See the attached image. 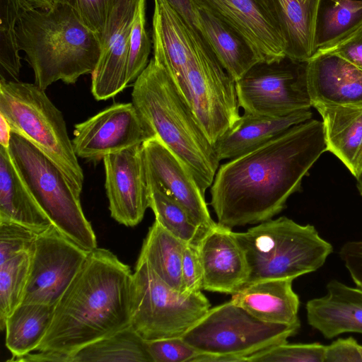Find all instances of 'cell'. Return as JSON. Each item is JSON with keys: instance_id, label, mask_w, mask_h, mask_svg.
Segmentation results:
<instances>
[{"instance_id": "obj_1", "label": "cell", "mask_w": 362, "mask_h": 362, "mask_svg": "<svg viewBox=\"0 0 362 362\" xmlns=\"http://www.w3.org/2000/svg\"><path fill=\"white\" fill-rule=\"evenodd\" d=\"M325 151L322 122L310 119L221 165L210 190L217 223L233 229L272 219Z\"/></svg>"}, {"instance_id": "obj_2", "label": "cell", "mask_w": 362, "mask_h": 362, "mask_svg": "<svg viewBox=\"0 0 362 362\" xmlns=\"http://www.w3.org/2000/svg\"><path fill=\"white\" fill-rule=\"evenodd\" d=\"M132 274L111 251H90L53 307L47 331L35 351L71 356L131 326Z\"/></svg>"}, {"instance_id": "obj_3", "label": "cell", "mask_w": 362, "mask_h": 362, "mask_svg": "<svg viewBox=\"0 0 362 362\" xmlns=\"http://www.w3.org/2000/svg\"><path fill=\"white\" fill-rule=\"evenodd\" d=\"M16 36L18 48L33 69L35 83L44 90L58 81L74 84L81 76L92 74L100 57L99 35L60 2L46 10H26L19 19Z\"/></svg>"}, {"instance_id": "obj_4", "label": "cell", "mask_w": 362, "mask_h": 362, "mask_svg": "<svg viewBox=\"0 0 362 362\" xmlns=\"http://www.w3.org/2000/svg\"><path fill=\"white\" fill-rule=\"evenodd\" d=\"M132 98L153 136L188 168L205 194L219 168L214 145L170 75L153 57L134 82Z\"/></svg>"}, {"instance_id": "obj_5", "label": "cell", "mask_w": 362, "mask_h": 362, "mask_svg": "<svg viewBox=\"0 0 362 362\" xmlns=\"http://www.w3.org/2000/svg\"><path fill=\"white\" fill-rule=\"evenodd\" d=\"M233 234L248 265L246 284L269 279L294 280L320 269L333 251L314 226L286 216Z\"/></svg>"}, {"instance_id": "obj_6", "label": "cell", "mask_w": 362, "mask_h": 362, "mask_svg": "<svg viewBox=\"0 0 362 362\" xmlns=\"http://www.w3.org/2000/svg\"><path fill=\"white\" fill-rule=\"evenodd\" d=\"M0 115L14 132L52 160L79 194L84 175L62 112L35 83L0 79Z\"/></svg>"}, {"instance_id": "obj_7", "label": "cell", "mask_w": 362, "mask_h": 362, "mask_svg": "<svg viewBox=\"0 0 362 362\" xmlns=\"http://www.w3.org/2000/svg\"><path fill=\"white\" fill-rule=\"evenodd\" d=\"M8 150L25 185L52 224L66 237L88 251L97 240L86 218L80 195L62 170L20 134L12 132Z\"/></svg>"}, {"instance_id": "obj_8", "label": "cell", "mask_w": 362, "mask_h": 362, "mask_svg": "<svg viewBox=\"0 0 362 362\" xmlns=\"http://www.w3.org/2000/svg\"><path fill=\"white\" fill-rule=\"evenodd\" d=\"M131 326L146 341L182 337L211 308L202 292L185 296L170 287L146 262L132 274Z\"/></svg>"}, {"instance_id": "obj_9", "label": "cell", "mask_w": 362, "mask_h": 362, "mask_svg": "<svg viewBox=\"0 0 362 362\" xmlns=\"http://www.w3.org/2000/svg\"><path fill=\"white\" fill-rule=\"evenodd\" d=\"M300 328V325L262 321L230 300L210 308L182 337L199 354L247 361L254 354L286 342Z\"/></svg>"}, {"instance_id": "obj_10", "label": "cell", "mask_w": 362, "mask_h": 362, "mask_svg": "<svg viewBox=\"0 0 362 362\" xmlns=\"http://www.w3.org/2000/svg\"><path fill=\"white\" fill-rule=\"evenodd\" d=\"M239 106L244 112L284 117L310 109L306 62L288 57L274 62H258L235 81Z\"/></svg>"}, {"instance_id": "obj_11", "label": "cell", "mask_w": 362, "mask_h": 362, "mask_svg": "<svg viewBox=\"0 0 362 362\" xmlns=\"http://www.w3.org/2000/svg\"><path fill=\"white\" fill-rule=\"evenodd\" d=\"M53 224L37 234L31 249V267L22 303L55 305L89 252Z\"/></svg>"}, {"instance_id": "obj_12", "label": "cell", "mask_w": 362, "mask_h": 362, "mask_svg": "<svg viewBox=\"0 0 362 362\" xmlns=\"http://www.w3.org/2000/svg\"><path fill=\"white\" fill-rule=\"evenodd\" d=\"M153 136L132 103H115L76 124L72 144L77 157L98 162Z\"/></svg>"}, {"instance_id": "obj_13", "label": "cell", "mask_w": 362, "mask_h": 362, "mask_svg": "<svg viewBox=\"0 0 362 362\" xmlns=\"http://www.w3.org/2000/svg\"><path fill=\"white\" fill-rule=\"evenodd\" d=\"M142 144L110 153L103 159L111 217L129 227L138 225L149 208Z\"/></svg>"}, {"instance_id": "obj_14", "label": "cell", "mask_w": 362, "mask_h": 362, "mask_svg": "<svg viewBox=\"0 0 362 362\" xmlns=\"http://www.w3.org/2000/svg\"><path fill=\"white\" fill-rule=\"evenodd\" d=\"M139 0H117L99 35L101 53L91 74V93L97 100L111 98L126 87L129 37Z\"/></svg>"}, {"instance_id": "obj_15", "label": "cell", "mask_w": 362, "mask_h": 362, "mask_svg": "<svg viewBox=\"0 0 362 362\" xmlns=\"http://www.w3.org/2000/svg\"><path fill=\"white\" fill-rule=\"evenodd\" d=\"M147 177L159 184L202 228L217 225L209 211L204 194L188 168L154 136L143 143Z\"/></svg>"}, {"instance_id": "obj_16", "label": "cell", "mask_w": 362, "mask_h": 362, "mask_svg": "<svg viewBox=\"0 0 362 362\" xmlns=\"http://www.w3.org/2000/svg\"><path fill=\"white\" fill-rule=\"evenodd\" d=\"M206 7L238 31L262 62L285 57V43L265 0H192Z\"/></svg>"}, {"instance_id": "obj_17", "label": "cell", "mask_w": 362, "mask_h": 362, "mask_svg": "<svg viewBox=\"0 0 362 362\" xmlns=\"http://www.w3.org/2000/svg\"><path fill=\"white\" fill-rule=\"evenodd\" d=\"M203 270L202 289L233 294L249 277V268L232 229L217 225L198 245Z\"/></svg>"}, {"instance_id": "obj_18", "label": "cell", "mask_w": 362, "mask_h": 362, "mask_svg": "<svg viewBox=\"0 0 362 362\" xmlns=\"http://www.w3.org/2000/svg\"><path fill=\"white\" fill-rule=\"evenodd\" d=\"M312 106L315 103L362 107V71L340 57L322 54L306 62Z\"/></svg>"}, {"instance_id": "obj_19", "label": "cell", "mask_w": 362, "mask_h": 362, "mask_svg": "<svg viewBox=\"0 0 362 362\" xmlns=\"http://www.w3.org/2000/svg\"><path fill=\"white\" fill-rule=\"evenodd\" d=\"M325 296L305 305L308 325L330 339L343 333L362 334V288L330 280Z\"/></svg>"}, {"instance_id": "obj_20", "label": "cell", "mask_w": 362, "mask_h": 362, "mask_svg": "<svg viewBox=\"0 0 362 362\" xmlns=\"http://www.w3.org/2000/svg\"><path fill=\"white\" fill-rule=\"evenodd\" d=\"M194 28L235 81L262 62L247 41L233 27L201 4L192 1Z\"/></svg>"}, {"instance_id": "obj_21", "label": "cell", "mask_w": 362, "mask_h": 362, "mask_svg": "<svg viewBox=\"0 0 362 362\" xmlns=\"http://www.w3.org/2000/svg\"><path fill=\"white\" fill-rule=\"evenodd\" d=\"M194 30L167 0H154L153 57L173 81L180 78L193 57Z\"/></svg>"}, {"instance_id": "obj_22", "label": "cell", "mask_w": 362, "mask_h": 362, "mask_svg": "<svg viewBox=\"0 0 362 362\" xmlns=\"http://www.w3.org/2000/svg\"><path fill=\"white\" fill-rule=\"evenodd\" d=\"M310 109L284 117H269L244 112L214 144L218 160L233 159L247 154L294 125L312 119Z\"/></svg>"}, {"instance_id": "obj_23", "label": "cell", "mask_w": 362, "mask_h": 362, "mask_svg": "<svg viewBox=\"0 0 362 362\" xmlns=\"http://www.w3.org/2000/svg\"><path fill=\"white\" fill-rule=\"evenodd\" d=\"M292 279H269L246 284L231 295L230 301L257 319L270 323L300 325V300Z\"/></svg>"}, {"instance_id": "obj_24", "label": "cell", "mask_w": 362, "mask_h": 362, "mask_svg": "<svg viewBox=\"0 0 362 362\" xmlns=\"http://www.w3.org/2000/svg\"><path fill=\"white\" fill-rule=\"evenodd\" d=\"M322 119L327 151L357 178L362 173V107L315 103Z\"/></svg>"}, {"instance_id": "obj_25", "label": "cell", "mask_w": 362, "mask_h": 362, "mask_svg": "<svg viewBox=\"0 0 362 362\" xmlns=\"http://www.w3.org/2000/svg\"><path fill=\"white\" fill-rule=\"evenodd\" d=\"M0 221L40 233L52 225L19 174L8 148L0 145Z\"/></svg>"}, {"instance_id": "obj_26", "label": "cell", "mask_w": 362, "mask_h": 362, "mask_svg": "<svg viewBox=\"0 0 362 362\" xmlns=\"http://www.w3.org/2000/svg\"><path fill=\"white\" fill-rule=\"evenodd\" d=\"M285 43L288 59L307 62L314 55V30L320 0H265Z\"/></svg>"}, {"instance_id": "obj_27", "label": "cell", "mask_w": 362, "mask_h": 362, "mask_svg": "<svg viewBox=\"0 0 362 362\" xmlns=\"http://www.w3.org/2000/svg\"><path fill=\"white\" fill-rule=\"evenodd\" d=\"M361 29L362 0H320L314 30L315 54L336 46Z\"/></svg>"}, {"instance_id": "obj_28", "label": "cell", "mask_w": 362, "mask_h": 362, "mask_svg": "<svg viewBox=\"0 0 362 362\" xmlns=\"http://www.w3.org/2000/svg\"><path fill=\"white\" fill-rule=\"evenodd\" d=\"M186 244L155 221L138 258L146 262L159 278L182 295V262Z\"/></svg>"}, {"instance_id": "obj_29", "label": "cell", "mask_w": 362, "mask_h": 362, "mask_svg": "<svg viewBox=\"0 0 362 362\" xmlns=\"http://www.w3.org/2000/svg\"><path fill=\"white\" fill-rule=\"evenodd\" d=\"M53 306L21 303L7 317L5 344L10 361L36 350L50 322Z\"/></svg>"}, {"instance_id": "obj_30", "label": "cell", "mask_w": 362, "mask_h": 362, "mask_svg": "<svg viewBox=\"0 0 362 362\" xmlns=\"http://www.w3.org/2000/svg\"><path fill=\"white\" fill-rule=\"evenodd\" d=\"M152 362L146 341L129 326L81 349L71 362Z\"/></svg>"}, {"instance_id": "obj_31", "label": "cell", "mask_w": 362, "mask_h": 362, "mask_svg": "<svg viewBox=\"0 0 362 362\" xmlns=\"http://www.w3.org/2000/svg\"><path fill=\"white\" fill-rule=\"evenodd\" d=\"M148 206L155 215V221L184 243L198 246L210 230L200 226L159 184L148 178Z\"/></svg>"}, {"instance_id": "obj_32", "label": "cell", "mask_w": 362, "mask_h": 362, "mask_svg": "<svg viewBox=\"0 0 362 362\" xmlns=\"http://www.w3.org/2000/svg\"><path fill=\"white\" fill-rule=\"evenodd\" d=\"M31 251V250H30ZM21 252L0 263V329L24 298L31 267V252Z\"/></svg>"}, {"instance_id": "obj_33", "label": "cell", "mask_w": 362, "mask_h": 362, "mask_svg": "<svg viewBox=\"0 0 362 362\" xmlns=\"http://www.w3.org/2000/svg\"><path fill=\"white\" fill-rule=\"evenodd\" d=\"M32 7L27 0H0L1 74L4 73L12 81H18L22 67L16 28L21 15Z\"/></svg>"}, {"instance_id": "obj_34", "label": "cell", "mask_w": 362, "mask_h": 362, "mask_svg": "<svg viewBox=\"0 0 362 362\" xmlns=\"http://www.w3.org/2000/svg\"><path fill=\"white\" fill-rule=\"evenodd\" d=\"M146 1L139 0L132 26L126 71L127 85L134 82L149 62L151 41L146 29Z\"/></svg>"}, {"instance_id": "obj_35", "label": "cell", "mask_w": 362, "mask_h": 362, "mask_svg": "<svg viewBox=\"0 0 362 362\" xmlns=\"http://www.w3.org/2000/svg\"><path fill=\"white\" fill-rule=\"evenodd\" d=\"M326 345L284 342L248 357L250 362H324Z\"/></svg>"}, {"instance_id": "obj_36", "label": "cell", "mask_w": 362, "mask_h": 362, "mask_svg": "<svg viewBox=\"0 0 362 362\" xmlns=\"http://www.w3.org/2000/svg\"><path fill=\"white\" fill-rule=\"evenodd\" d=\"M37 235L18 223L0 221V263L21 252L30 251Z\"/></svg>"}, {"instance_id": "obj_37", "label": "cell", "mask_w": 362, "mask_h": 362, "mask_svg": "<svg viewBox=\"0 0 362 362\" xmlns=\"http://www.w3.org/2000/svg\"><path fill=\"white\" fill-rule=\"evenodd\" d=\"M146 344L152 362H192L199 354L182 337L149 340Z\"/></svg>"}, {"instance_id": "obj_38", "label": "cell", "mask_w": 362, "mask_h": 362, "mask_svg": "<svg viewBox=\"0 0 362 362\" xmlns=\"http://www.w3.org/2000/svg\"><path fill=\"white\" fill-rule=\"evenodd\" d=\"M117 0H55L70 6L81 21L90 30L100 35L108 15Z\"/></svg>"}, {"instance_id": "obj_39", "label": "cell", "mask_w": 362, "mask_h": 362, "mask_svg": "<svg viewBox=\"0 0 362 362\" xmlns=\"http://www.w3.org/2000/svg\"><path fill=\"white\" fill-rule=\"evenodd\" d=\"M182 279L183 295L189 296L203 290V270L198 246L185 245L182 262Z\"/></svg>"}, {"instance_id": "obj_40", "label": "cell", "mask_w": 362, "mask_h": 362, "mask_svg": "<svg viewBox=\"0 0 362 362\" xmlns=\"http://www.w3.org/2000/svg\"><path fill=\"white\" fill-rule=\"evenodd\" d=\"M358 345L352 337L337 339L326 346L324 362H362Z\"/></svg>"}, {"instance_id": "obj_41", "label": "cell", "mask_w": 362, "mask_h": 362, "mask_svg": "<svg viewBox=\"0 0 362 362\" xmlns=\"http://www.w3.org/2000/svg\"><path fill=\"white\" fill-rule=\"evenodd\" d=\"M339 256L356 286L362 288V238L344 243Z\"/></svg>"}, {"instance_id": "obj_42", "label": "cell", "mask_w": 362, "mask_h": 362, "mask_svg": "<svg viewBox=\"0 0 362 362\" xmlns=\"http://www.w3.org/2000/svg\"><path fill=\"white\" fill-rule=\"evenodd\" d=\"M322 54L337 55L362 71V29L336 46L317 52L313 57Z\"/></svg>"}, {"instance_id": "obj_43", "label": "cell", "mask_w": 362, "mask_h": 362, "mask_svg": "<svg viewBox=\"0 0 362 362\" xmlns=\"http://www.w3.org/2000/svg\"><path fill=\"white\" fill-rule=\"evenodd\" d=\"M187 25L194 28V10L192 0H167Z\"/></svg>"}, {"instance_id": "obj_44", "label": "cell", "mask_w": 362, "mask_h": 362, "mask_svg": "<svg viewBox=\"0 0 362 362\" xmlns=\"http://www.w3.org/2000/svg\"><path fill=\"white\" fill-rule=\"evenodd\" d=\"M0 117V145L8 148L12 130L5 118L1 115Z\"/></svg>"}, {"instance_id": "obj_45", "label": "cell", "mask_w": 362, "mask_h": 362, "mask_svg": "<svg viewBox=\"0 0 362 362\" xmlns=\"http://www.w3.org/2000/svg\"><path fill=\"white\" fill-rule=\"evenodd\" d=\"M35 8L46 10L54 6L55 0H27Z\"/></svg>"}, {"instance_id": "obj_46", "label": "cell", "mask_w": 362, "mask_h": 362, "mask_svg": "<svg viewBox=\"0 0 362 362\" xmlns=\"http://www.w3.org/2000/svg\"><path fill=\"white\" fill-rule=\"evenodd\" d=\"M356 186L357 189L360 193V194L362 196V173L361 175L356 178Z\"/></svg>"}, {"instance_id": "obj_47", "label": "cell", "mask_w": 362, "mask_h": 362, "mask_svg": "<svg viewBox=\"0 0 362 362\" xmlns=\"http://www.w3.org/2000/svg\"><path fill=\"white\" fill-rule=\"evenodd\" d=\"M358 349H359V353H360L361 361H362V345L361 344L358 345Z\"/></svg>"}]
</instances>
